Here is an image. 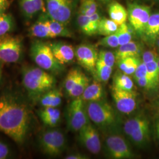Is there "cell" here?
Segmentation results:
<instances>
[{"label":"cell","instance_id":"cell-1","mask_svg":"<svg viewBox=\"0 0 159 159\" xmlns=\"http://www.w3.org/2000/svg\"><path fill=\"white\" fill-rule=\"evenodd\" d=\"M31 115L27 103L10 91L0 94V131L18 145L27 140L31 130Z\"/></svg>","mask_w":159,"mask_h":159},{"label":"cell","instance_id":"cell-2","mask_svg":"<svg viewBox=\"0 0 159 159\" xmlns=\"http://www.w3.org/2000/svg\"><path fill=\"white\" fill-rule=\"evenodd\" d=\"M21 73L23 87L32 101H38L43 94L53 89L56 83L50 73L38 66L24 67Z\"/></svg>","mask_w":159,"mask_h":159},{"label":"cell","instance_id":"cell-3","mask_svg":"<svg viewBox=\"0 0 159 159\" xmlns=\"http://www.w3.org/2000/svg\"><path fill=\"white\" fill-rule=\"evenodd\" d=\"M30 56L37 66L49 73L59 74L64 70V66L57 61L49 43L35 40L30 47Z\"/></svg>","mask_w":159,"mask_h":159},{"label":"cell","instance_id":"cell-4","mask_svg":"<svg viewBox=\"0 0 159 159\" xmlns=\"http://www.w3.org/2000/svg\"><path fill=\"white\" fill-rule=\"evenodd\" d=\"M39 144L43 153L48 156L56 157L65 150L67 142L62 131L51 127L40 133Z\"/></svg>","mask_w":159,"mask_h":159},{"label":"cell","instance_id":"cell-5","mask_svg":"<svg viewBox=\"0 0 159 159\" xmlns=\"http://www.w3.org/2000/svg\"><path fill=\"white\" fill-rule=\"evenodd\" d=\"M123 129L125 134L137 147L143 148L150 140V123L144 116H137L127 120Z\"/></svg>","mask_w":159,"mask_h":159},{"label":"cell","instance_id":"cell-6","mask_svg":"<svg viewBox=\"0 0 159 159\" xmlns=\"http://www.w3.org/2000/svg\"><path fill=\"white\" fill-rule=\"evenodd\" d=\"M23 38L9 34L0 37V63L12 64L19 62L23 58Z\"/></svg>","mask_w":159,"mask_h":159},{"label":"cell","instance_id":"cell-7","mask_svg":"<svg viewBox=\"0 0 159 159\" xmlns=\"http://www.w3.org/2000/svg\"><path fill=\"white\" fill-rule=\"evenodd\" d=\"M79 0H44L46 13L51 19L67 25L73 17Z\"/></svg>","mask_w":159,"mask_h":159},{"label":"cell","instance_id":"cell-8","mask_svg":"<svg viewBox=\"0 0 159 159\" xmlns=\"http://www.w3.org/2000/svg\"><path fill=\"white\" fill-rule=\"evenodd\" d=\"M86 110L89 119L101 127H106L113 125L116 119L112 107L102 100L88 102Z\"/></svg>","mask_w":159,"mask_h":159},{"label":"cell","instance_id":"cell-9","mask_svg":"<svg viewBox=\"0 0 159 159\" xmlns=\"http://www.w3.org/2000/svg\"><path fill=\"white\" fill-rule=\"evenodd\" d=\"M84 101L81 97L74 98L67 108L66 120L68 129L72 131H79L89 121Z\"/></svg>","mask_w":159,"mask_h":159},{"label":"cell","instance_id":"cell-10","mask_svg":"<svg viewBox=\"0 0 159 159\" xmlns=\"http://www.w3.org/2000/svg\"><path fill=\"white\" fill-rule=\"evenodd\" d=\"M127 12L130 25L137 34L143 37L151 15L150 7L137 3H129Z\"/></svg>","mask_w":159,"mask_h":159},{"label":"cell","instance_id":"cell-11","mask_svg":"<svg viewBox=\"0 0 159 159\" xmlns=\"http://www.w3.org/2000/svg\"><path fill=\"white\" fill-rule=\"evenodd\" d=\"M108 156L114 159H132L134 155L125 139L119 134H112L106 140Z\"/></svg>","mask_w":159,"mask_h":159},{"label":"cell","instance_id":"cell-12","mask_svg":"<svg viewBox=\"0 0 159 159\" xmlns=\"http://www.w3.org/2000/svg\"><path fill=\"white\" fill-rule=\"evenodd\" d=\"M98 55L96 47L90 44H81L75 49V56L78 63L93 75H95Z\"/></svg>","mask_w":159,"mask_h":159},{"label":"cell","instance_id":"cell-13","mask_svg":"<svg viewBox=\"0 0 159 159\" xmlns=\"http://www.w3.org/2000/svg\"><path fill=\"white\" fill-rule=\"evenodd\" d=\"M79 139L80 143L91 153H99L102 145L100 135L96 129L89 123L79 131Z\"/></svg>","mask_w":159,"mask_h":159},{"label":"cell","instance_id":"cell-14","mask_svg":"<svg viewBox=\"0 0 159 159\" xmlns=\"http://www.w3.org/2000/svg\"><path fill=\"white\" fill-rule=\"evenodd\" d=\"M112 96L117 110L122 113L133 112L137 106V93L134 91H127L113 88Z\"/></svg>","mask_w":159,"mask_h":159},{"label":"cell","instance_id":"cell-15","mask_svg":"<svg viewBox=\"0 0 159 159\" xmlns=\"http://www.w3.org/2000/svg\"><path fill=\"white\" fill-rule=\"evenodd\" d=\"M49 44L54 57L60 64L64 66L74 60L75 49L71 44L63 41H54Z\"/></svg>","mask_w":159,"mask_h":159},{"label":"cell","instance_id":"cell-16","mask_svg":"<svg viewBox=\"0 0 159 159\" xmlns=\"http://www.w3.org/2000/svg\"><path fill=\"white\" fill-rule=\"evenodd\" d=\"M48 20V16L47 14L42 12L38 20L29 29V35L31 37L40 39H55V36L52 33L49 27Z\"/></svg>","mask_w":159,"mask_h":159},{"label":"cell","instance_id":"cell-17","mask_svg":"<svg viewBox=\"0 0 159 159\" xmlns=\"http://www.w3.org/2000/svg\"><path fill=\"white\" fill-rule=\"evenodd\" d=\"M24 19L30 21L40 12H46L44 0H18Z\"/></svg>","mask_w":159,"mask_h":159},{"label":"cell","instance_id":"cell-18","mask_svg":"<svg viewBox=\"0 0 159 159\" xmlns=\"http://www.w3.org/2000/svg\"><path fill=\"white\" fill-rule=\"evenodd\" d=\"M38 115L43 123L50 128L56 127L61 119V112L57 107H43L38 111Z\"/></svg>","mask_w":159,"mask_h":159},{"label":"cell","instance_id":"cell-19","mask_svg":"<svg viewBox=\"0 0 159 159\" xmlns=\"http://www.w3.org/2000/svg\"><path fill=\"white\" fill-rule=\"evenodd\" d=\"M142 52V47L136 41L130 42L120 46L115 52L116 61L127 57H139Z\"/></svg>","mask_w":159,"mask_h":159},{"label":"cell","instance_id":"cell-20","mask_svg":"<svg viewBox=\"0 0 159 159\" xmlns=\"http://www.w3.org/2000/svg\"><path fill=\"white\" fill-rule=\"evenodd\" d=\"M143 37L151 43H153L159 39V12L151 14Z\"/></svg>","mask_w":159,"mask_h":159},{"label":"cell","instance_id":"cell-21","mask_svg":"<svg viewBox=\"0 0 159 159\" xmlns=\"http://www.w3.org/2000/svg\"><path fill=\"white\" fill-rule=\"evenodd\" d=\"M62 97L61 91L53 88L43 94L38 101L43 107H57L61 104Z\"/></svg>","mask_w":159,"mask_h":159},{"label":"cell","instance_id":"cell-22","mask_svg":"<svg viewBox=\"0 0 159 159\" xmlns=\"http://www.w3.org/2000/svg\"><path fill=\"white\" fill-rule=\"evenodd\" d=\"M108 12L110 19L119 25L125 23L128 18L127 10L117 1H112L108 4Z\"/></svg>","mask_w":159,"mask_h":159},{"label":"cell","instance_id":"cell-23","mask_svg":"<svg viewBox=\"0 0 159 159\" xmlns=\"http://www.w3.org/2000/svg\"><path fill=\"white\" fill-rule=\"evenodd\" d=\"M103 96V89L101 83L94 81L87 86L81 97L84 102H91L102 100Z\"/></svg>","mask_w":159,"mask_h":159},{"label":"cell","instance_id":"cell-24","mask_svg":"<svg viewBox=\"0 0 159 159\" xmlns=\"http://www.w3.org/2000/svg\"><path fill=\"white\" fill-rule=\"evenodd\" d=\"M119 68L125 74L133 75L137 68L142 62L139 57H127L117 61Z\"/></svg>","mask_w":159,"mask_h":159},{"label":"cell","instance_id":"cell-25","mask_svg":"<svg viewBox=\"0 0 159 159\" xmlns=\"http://www.w3.org/2000/svg\"><path fill=\"white\" fill-rule=\"evenodd\" d=\"M119 90L132 91L134 88V83L129 75L122 71L117 72L113 77V87Z\"/></svg>","mask_w":159,"mask_h":159},{"label":"cell","instance_id":"cell-26","mask_svg":"<svg viewBox=\"0 0 159 159\" xmlns=\"http://www.w3.org/2000/svg\"><path fill=\"white\" fill-rule=\"evenodd\" d=\"M48 25L52 33L55 37L71 38L73 36L72 32L67 27V25L57 21L48 17Z\"/></svg>","mask_w":159,"mask_h":159},{"label":"cell","instance_id":"cell-27","mask_svg":"<svg viewBox=\"0 0 159 159\" xmlns=\"http://www.w3.org/2000/svg\"><path fill=\"white\" fill-rule=\"evenodd\" d=\"M77 21L80 30L83 34L89 36L97 34V29L92 23L90 16L79 14Z\"/></svg>","mask_w":159,"mask_h":159},{"label":"cell","instance_id":"cell-28","mask_svg":"<svg viewBox=\"0 0 159 159\" xmlns=\"http://www.w3.org/2000/svg\"><path fill=\"white\" fill-rule=\"evenodd\" d=\"M119 25L112 20L106 17H102L99 23L97 34L103 36H107L115 33L119 29Z\"/></svg>","mask_w":159,"mask_h":159},{"label":"cell","instance_id":"cell-29","mask_svg":"<svg viewBox=\"0 0 159 159\" xmlns=\"http://www.w3.org/2000/svg\"><path fill=\"white\" fill-rule=\"evenodd\" d=\"M112 68L113 67L107 66L98 59L95 71V75L96 76L97 80L99 81L106 83L111 75L113 71Z\"/></svg>","mask_w":159,"mask_h":159},{"label":"cell","instance_id":"cell-30","mask_svg":"<svg viewBox=\"0 0 159 159\" xmlns=\"http://www.w3.org/2000/svg\"><path fill=\"white\" fill-rule=\"evenodd\" d=\"M83 73L78 68H72L68 72L64 81V88L68 94L76 84Z\"/></svg>","mask_w":159,"mask_h":159},{"label":"cell","instance_id":"cell-31","mask_svg":"<svg viewBox=\"0 0 159 159\" xmlns=\"http://www.w3.org/2000/svg\"><path fill=\"white\" fill-rule=\"evenodd\" d=\"M14 18L6 12L0 13V37L9 34L14 29Z\"/></svg>","mask_w":159,"mask_h":159},{"label":"cell","instance_id":"cell-32","mask_svg":"<svg viewBox=\"0 0 159 159\" xmlns=\"http://www.w3.org/2000/svg\"><path fill=\"white\" fill-rule=\"evenodd\" d=\"M89 84L90 80L85 74L83 73L76 84L74 85L72 90L68 93V96L73 98L81 96L83 92L87 87V86L89 85Z\"/></svg>","mask_w":159,"mask_h":159},{"label":"cell","instance_id":"cell-33","mask_svg":"<svg viewBox=\"0 0 159 159\" xmlns=\"http://www.w3.org/2000/svg\"><path fill=\"white\" fill-rule=\"evenodd\" d=\"M132 27L126 22L119 25V29L116 31L120 46L123 45L130 42L132 40Z\"/></svg>","mask_w":159,"mask_h":159},{"label":"cell","instance_id":"cell-34","mask_svg":"<svg viewBox=\"0 0 159 159\" xmlns=\"http://www.w3.org/2000/svg\"><path fill=\"white\" fill-rule=\"evenodd\" d=\"M97 11L96 0H81L80 6L79 14L90 16Z\"/></svg>","mask_w":159,"mask_h":159},{"label":"cell","instance_id":"cell-35","mask_svg":"<svg viewBox=\"0 0 159 159\" xmlns=\"http://www.w3.org/2000/svg\"><path fill=\"white\" fill-rule=\"evenodd\" d=\"M97 45L107 48L119 47L120 46L119 41L116 32L107 36H104V38L98 41Z\"/></svg>","mask_w":159,"mask_h":159},{"label":"cell","instance_id":"cell-36","mask_svg":"<svg viewBox=\"0 0 159 159\" xmlns=\"http://www.w3.org/2000/svg\"><path fill=\"white\" fill-rule=\"evenodd\" d=\"M98 59L111 67H113L116 61L115 54L112 51L108 50H101L100 51L98 55Z\"/></svg>","mask_w":159,"mask_h":159},{"label":"cell","instance_id":"cell-37","mask_svg":"<svg viewBox=\"0 0 159 159\" xmlns=\"http://www.w3.org/2000/svg\"><path fill=\"white\" fill-rule=\"evenodd\" d=\"M157 61V60H156ZM156 61L146 63L148 77L153 80L157 84L159 83V72Z\"/></svg>","mask_w":159,"mask_h":159},{"label":"cell","instance_id":"cell-38","mask_svg":"<svg viewBox=\"0 0 159 159\" xmlns=\"http://www.w3.org/2000/svg\"><path fill=\"white\" fill-rule=\"evenodd\" d=\"M136 81L138 85L146 89H152L159 84L149 77H144L137 79L136 80Z\"/></svg>","mask_w":159,"mask_h":159},{"label":"cell","instance_id":"cell-39","mask_svg":"<svg viewBox=\"0 0 159 159\" xmlns=\"http://www.w3.org/2000/svg\"><path fill=\"white\" fill-rule=\"evenodd\" d=\"M159 57L157 52L155 50H148L143 53L142 61L146 64L156 61Z\"/></svg>","mask_w":159,"mask_h":159},{"label":"cell","instance_id":"cell-40","mask_svg":"<svg viewBox=\"0 0 159 159\" xmlns=\"http://www.w3.org/2000/svg\"><path fill=\"white\" fill-rule=\"evenodd\" d=\"M133 75L135 80L144 77H148L146 64L142 61L137 68Z\"/></svg>","mask_w":159,"mask_h":159},{"label":"cell","instance_id":"cell-41","mask_svg":"<svg viewBox=\"0 0 159 159\" xmlns=\"http://www.w3.org/2000/svg\"><path fill=\"white\" fill-rule=\"evenodd\" d=\"M11 152L8 146L0 140V159H7L10 157Z\"/></svg>","mask_w":159,"mask_h":159},{"label":"cell","instance_id":"cell-42","mask_svg":"<svg viewBox=\"0 0 159 159\" xmlns=\"http://www.w3.org/2000/svg\"><path fill=\"white\" fill-rule=\"evenodd\" d=\"M10 5L9 0H0V13L6 12Z\"/></svg>","mask_w":159,"mask_h":159},{"label":"cell","instance_id":"cell-43","mask_svg":"<svg viewBox=\"0 0 159 159\" xmlns=\"http://www.w3.org/2000/svg\"><path fill=\"white\" fill-rule=\"evenodd\" d=\"M65 159H88L89 157L83 154L74 153L67 156Z\"/></svg>","mask_w":159,"mask_h":159},{"label":"cell","instance_id":"cell-44","mask_svg":"<svg viewBox=\"0 0 159 159\" xmlns=\"http://www.w3.org/2000/svg\"><path fill=\"white\" fill-rule=\"evenodd\" d=\"M155 130H156V134H157V137L159 138V121L156 122V123L155 125Z\"/></svg>","mask_w":159,"mask_h":159},{"label":"cell","instance_id":"cell-45","mask_svg":"<svg viewBox=\"0 0 159 159\" xmlns=\"http://www.w3.org/2000/svg\"><path fill=\"white\" fill-rule=\"evenodd\" d=\"M2 63H0V83L2 80Z\"/></svg>","mask_w":159,"mask_h":159},{"label":"cell","instance_id":"cell-46","mask_svg":"<svg viewBox=\"0 0 159 159\" xmlns=\"http://www.w3.org/2000/svg\"><path fill=\"white\" fill-rule=\"evenodd\" d=\"M98 1L103 4H107V3H108L110 1H111V0H98Z\"/></svg>","mask_w":159,"mask_h":159},{"label":"cell","instance_id":"cell-47","mask_svg":"<svg viewBox=\"0 0 159 159\" xmlns=\"http://www.w3.org/2000/svg\"><path fill=\"white\" fill-rule=\"evenodd\" d=\"M157 67H158V69H159V57L157 58Z\"/></svg>","mask_w":159,"mask_h":159},{"label":"cell","instance_id":"cell-48","mask_svg":"<svg viewBox=\"0 0 159 159\" xmlns=\"http://www.w3.org/2000/svg\"><path fill=\"white\" fill-rule=\"evenodd\" d=\"M157 45H158V48H159V39L158 40V41H157Z\"/></svg>","mask_w":159,"mask_h":159},{"label":"cell","instance_id":"cell-49","mask_svg":"<svg viewBox=\"0 0 159 159\" xmlns=\"http://www.w3.org/2000/svg\"><path fill=\"white\" fill-rule=\"evenodd\" d=\"M156 1H158V2H159V0H156Z\"/></svg>","mask_w":159,"mask_h":159}]
</instances>
